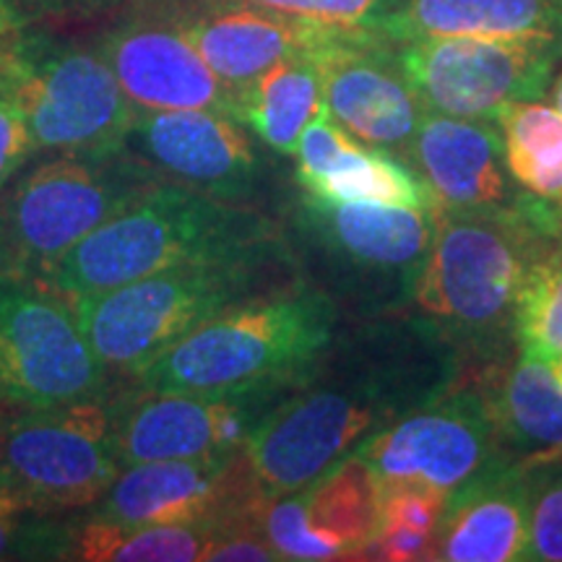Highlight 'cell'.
Listing matches in <instances>:
<instances>
[{
	"mask_svg": "<svg viewBox=\"0 0 562 562\" xmlns=\"http://www.w3.org/2000/svg\"><path fill=\"white\" fill-rule=\"evenodd\" d=\"M125 146L209 195L245 193L256 178L258 157L240 123L214 110H138Z\"/></svg>",
	"mask_w": 562,
	"mask_h": 562,
	"instance_id": "cell-15",
	"label": "cell"
},
{
	"mask_svg": "<svg viewBox=\"0 0 562 562\" xmlns=\"http://www.w3.org/2000/svg\"><path fill=\"white\" fill-rule=\"evenodd\" d=\"M313 229L360 269L393 273L409 290L430 250L432 211L305 195Z\"/></svg>",
	"mask_w": 562,
	"mask_h": 562,
	"instance_id": "cell-19",
	"label": "cell"
},
{
	"mask_svg": "<svg viewBox=\"0 0 562 562\" xmlns=\"http://www.w3.org/2000/svg\"><path fill=\"white\" fill-rule=\"evenodd\" d=\"M269 250V227L258 216L191 186L157 182L42 277L74 300L180 266L263 261Z\"/></svg>",
	"mask_w": 562,
	"mask_h": 562,
	"instance_id": "cell-1",
	"label": "cell"
},
{
	"mask_svg": "<svg viewBox=\"0 0 562 562\" xmlns=\"http://www.w3.org/2000/svg\"><path fill=\"white\" fill-rule=\"evenodd\" d=\"M245 398L149 391V396L115 414L121 467L237 451L256 425Z\"/></svg>",
	"mask_w": 562,
	"mask_h": 562,
	"instance_id": "cell-16",
	"label": "cell"
},
{
	"mask_svg": "<svg viewBox=\"0 0 562 562\" xmlns=\"http://www.w3.org/2000/svg\"><path fill=\"white\" fill-rule=\"evenodd\" d=\"M510 178L537 199L562 203V112L533 102H508L497 110Z\"/></svg>",
	"mask_w": 562,
	"mask_h": 562,
	"instance_id": "cell-25",
	"label": "cell"
},
{
	"mask_svg": "<svg viewBox=\"0 0 562 562\" xmlns=\"http://www.w3.org/2000/svg\"><path fill=\"white\" fill-rule=\"evenodd\" d=\"M307 521L344 560L364 558L381 516V476L360 456H344L326 474L300 490Z\"/></svg>",
	"mask_w": 562,
	"mask_h": 562,
	"instance_id": "cell-23",
	"label": "cell"
},
{
	"mask_svg": "<svg viewBox=\"0 0 562 562\" xmlns=\"http://www.w3.org/2000/svg\"><path fill=\"white\" fill-rule=\"evenodd\" d=\"M524 560L562 562V459L531 467Z\"/></svg>",
	"mask_w": 562,
	"mask_h": 562,
	"instance_id": "cell-28",
	"label": "cell"
},
{
	"mask_svg": "<svg viewBox=\"0 0 562 562\" xmlns=\"http://www.w3.org/2000/svg\"><path fill=\"white\" fill-rule=\"evenodd\" d=\"M180 26L235 100L277 63L318 55L362 32V24H331L240 0H224L220 9L203 11Z\"/></svg>",
	"mask_w": 562,
	"mask_h": 562,
	"instance_id": "cell-13",
	"label": "cell"
},
{
	"mask_svg": "<svg viewBox=\"0 0 562 562\" xmlns=\"http://www.w3.org/2000/svg\"><path fill=\"white\" fill-rule=\"evenodd\" d=\"M396 60L425 112L495 121L508 102L542 100L562 60V37H422Z\"/></svg>",
	"mask_w": 562,
	"mask_h": 562,
	"instance_id": "cell-7",
	"label": "cell"
},
{
	"mask_svg": "<svg viewBox=\"0 0 562 562\" xmlns=\"http://www.w3.org/2000/svg\"><path fill=\"white\" fill-rule=\"evenodd\" d=\"M117 469L115 414L100 396L30 409L0 438V476L42 510L100 503Z\"/></svg>",
	"mask_w": 562,
	"mask_h": 562,
	"instance_id": "cell-9",
	"label": "cell"
},
{
	"mask_svg": "<svg viewBox=\"0 0 562 562\" xmlns=\"http://www.w3.org/2000/svg\"><path fill=\"white\" fill-rule=\"evenodd\" d=\"M0 81L24 110L34 149H117L138 115L102 53L70 42H11L0 53Z\"/></svg>",
	"mask_w": 562,
	"mask_h": 562,
	"instance_id": "cell-6",
	"label": "cell"
},
{
	"mask_svg": "<svg viewBox=\"0 0 562 562\" xmlns=\"http://www.w3.org/2000/svg\"><path fill=\"white\" fill-rule=\"evenodd\" d=\"M307 195L328 201H364L435 211V195L412 167L389 157L385 151L364 149L360 144L347 154L326 178L307 188Z\"/></svg>",
	"mask_w": 562,
	"mask_h": 562,
	"instance_id": "cell-26",
	"label": "cell"
},
{
	"mask_svg": "<svg viewBox=\"0 0 562 562\" xmlns=\"http://www.w3.org/2000/svg\"><path fill=\"white\" fill-rule=\"evenodd\" d=\"M357 140L351 138L349 131H344L339 123L334 121V115L328 112L326 104L318 115L307 123V128L302 131L300 146H297V180L300 186L313 188L315 182L326 178L339 161L357 149Z\"/></svg>",
	"mask_w": 562,
	"mask_h": 562,
	"instance_id": "cell-30",
	"label": "cell"
},
{
	"mask_svg": "<svg viewBox=\"0 0 562 562\" xmlns=\"http://www.w3.org/2000/svg\"><path fill=\"white\" fill-rule=\"evenodd\" d=\"M550 97H552V108L562 112V70H560V74L554 76V79H552Z\"/></svg>",
	"mask_w": 562,
	"mask_h": 562,
	"instance_id": "cell-38",
	"label": "cell"
},
{
	"mask_svg": "<svg viewBox=\"0 0 562 562\" xmlns=\"http://www.w3.org/2000/svg\"><path fill=\"white\" fill-rule=\"evenodd\" d=\"M97 50L138 110H214L237 121L235 94L201 58L182 26L128 21L104 34Z\"/></svg>",
	"mask_w": 562,
	"mask_h": 562,
	"instance_id": "cell-14",
	"label": "cell"
},
{
	"mask_svg": "<svg viewBox=\"0 0 562 562\" xmlns=\"http://www.w3.org/2000/svg\"><path fill=\"white\" fill-rule=\"evenodd\" d=\"M240 3L263 5V9L294 13L331 24H362L381 0H240Z\"/></svg>",
	"mask_w": 562,
	"mask_h": 562,
	"instance_id": "cell-33",
	"label": "cell"
},
{
	"mask_svg": "<svg viewBox=\"0 0 562 562\" xmlns=\"http://www.w3.org/2000/svg\"><path fill=\"white\" fill-rule=\"evenodd\" d=\"M414 302L453 336L508 328L526 273L558 248V203L521 193L508 206L435 209Z\"/></svg>",
	"mask_w": 562,
	"mask_h": 562,
	"instance_id": "cell-2",
	"label": "cell"
},
{
	"mask_svg": "<svg viewBox=\"0 0 562 562\" xmlns=\"http://www.w3.org/2000/svg\"><path fill=\"white\" fill-rule=\"evenodd\" d=\"M435 533L402 529V526H381L372 537L364 558L385 562H417L432 560Z\"/></svg>",
	"mask_w": 562,
	"mask_h": 562,
	"instance_id": "cell-34",
	"label": "cell"
},
{
	"mask_svg": "<svg viewBox=\"0 0 562 562\" xmlns=\"http://www.w3.org/2000/svg\"><path fill=\"white\" fill-rule=\"evenodd\" d=\"M104 364L50 284L0 271V398L47 409L102 393Z\"/></svg>",
	"mask_w": 562,
	"mask_h": 562,
	"instance_id": "cell-8",
	"label": "cell"
},
{
	"mask_svg": "<svg viewBox=\"0 0 562 562\" xmlns=\"http://www.w3.org/2000/svg\"><path fill=\"white\" fill-rule=\"evenodd\" d=\"M558 250L562 252V203L558 206Z\"/></svg>",
	"mask_w": 562,
	"mask_h": 562,
	"instance_id": "cell-40",
	"label": "cell"
},
{
	"mask_svg": "<svg viewBox=\"0 0 562 562\" xmlns=\"http://www.w3.org/2000/svg\"><path fill=\"white\" fill-rule=\"evenodd\" d=\"M398 412L368 391L315 389L250 427L240 453L269 501L305 490Z\"/></svg>",
	"mask_w": 562,
	"mask_h": 562,
	"instance_id": "cell-10",
	"label": "cell"
},
{
	"mask_svg": "<svg viewBox=\"0 0 562 562\" xmlns=\"http://www.w3.org/2000/svg\"><path fill=\"white\" fill-rule=\"evenodd\" d=\"M40 510L42 508H37L24 492L0 476V560L30 558V552L40 558L53 550L50 539H47L50 531L34 521Z\"/></svg>",
	"mask_w": 562,
	"mask_h": 562,
	"instance_id": "cell-31",
	"label": "cell"
},
{
	"mask_svg": "<svg viewBox=\"0 0 562 562\" xmlns=\"http://www.w3.org/2000/svg\"><path fill=\"white\" fill-rule=\"evenodd\" d=\"M128 146L66 151L34 167L3 209L9 271L45 273L125 203L157 186Z\"/></svg>",
	"mask_w": 562,
	"mask_h": 562,
	"instance_id": "cell-5",
	"label": "cell"
},
{
	"mask_svg": "<svg viewBox=\"0 0 562 562\" xmlns=\"http://www.w3.org/2000/svg\"><path fill=\"white\" fill-rule=\"evenodd\" d=\"M482 393L505 461L531 469L562 459V389L550 364L521 355Z\"/></svg>",
	"mask_w": 562,
	"mask_h": 562,
	"instance_id": "cell-21",
	"label": "cell"
},
{
	"mask_svg": "<svg viewBox=\"0 0 562 562\" xmlns=\"http://www.w3.org/2000/svg\"><path fill=\"white\" fill-rule=\"evenodd\" d=\"M550 368H552L554 381H558V383H560V389H562V357H560V360H554V362L550 364Z\"/></svg>",
	"mask_w": 562,
	"mask_h": 562,
	"instance_id": "cell-39",
	"label": "cell"
},
{
	"mask_svg": "<svg viewBox=\"0 0 562 562\" xmlns=\"http://www.w3.org/2000/svg\"><path fill=\"white\" fill-rule=\"evenodd\" d=\"M404 157L438 209L508 206L510 170L495 121L425 112Z\"/></svg>",
	"mask_w": 562,
	"mask_h": 562,
	"instance_id": "cell-17",
	"label": "cell"
},
{
	"mask_svg": "<svg viewBox=\"0 0 562 562\" xmlns=\"http://www.w3.org/2000/svg\"><path fill=\"white\" fill-rule=\"evenodd\" d=\"M521 355L552 364L562 357V252L554 248L526 273L510 321Z\"/></svg>",
	"mask_w": 562,
	"mask_h": 562,
	"instance_id": "cell-27",
	"label": "cell"
},
{
	"mask_svg": "<svg viewBox=\"0 0 562 562\" xmlns=\"http://www.w3.org/2000/svg\"><path fill=\"white\" fill-rule=\"evenodd\" d=\"M531 469L505 459L448 495L435 531L438 562H513L524 560L529 533Z\"/></svg>",
	"mask_w": 562,
	"mask_h": 562,
	"instance_id": "cell-18",
	"label": "cell"
},
{
	"mask_svg": "<svg viewBox=\"0 0 562 562\" xmlns=\"http://www.w3.org/2000/svg\"><path fill=\"white\" fill-rule=\"evenodd\" d=\"M211 537V526L121 524L97 516L63 550L87 562H195L203 560Z\"/></svg>",
	"mask_w": 562,
	"mask_h": 562,
	"instance_id": "cell-24",
	"label": "cell"
},
{
	"mask_svg": "<svg viewBox=\"0 0 562 562\" xmlns=\"http://www.w3.org/2000/svg\"><path fill=\"white\" fill-rule=\"evenodd\" d=\"M357 456L381 480H419L451 492L503 459L487 402L459 391L368 435Z\"/></svg>",
	"mask_w": 562,
	"mask_h": 562,
	"instance_id": "cell-11",
	"label": "cell"
},
{
	"mask_svg": "<svg viewBox=\"0 0 562 562\" xmlns=\"http://www.w3.org/2000/svg\"><path fill=\"white\" fill-rule=\"evenodd\" d=\"M16 30H19V24H16V21H13L11 13L5 11L3 5H0V53H3L5 47L11 45L9 40H11V34L16 32Z\"/></svg>",
	"mask_w": 562,
	"mask_h": 562,
	"instance_id": "cell-36",
	"label": "cell"
},
{
	"mask_svg": "<svg viewBox=\"0 0 562 562\" xmlns=\"http://www.w3.org/2000/svg\"><path fill=\"white\" fill-rule=\"evenodd\" d=\"M321 68L323 104L334 121L362 144L406 149L425 115L404 79L393 42L368 30L315 55Z\"/></svg>",
	"mask_w": 562,
	"mask_h": 562,
	"instance_id": "cell-12",
	"label": "cell"
},
{
	"mask_svg": "<svg viewBox=\"0 0 562 562\" xmlns=\"http://www.w3.org/2000/svg\"><path fill=\"white\" fill-rule=\"evenodd\" d=\"M34 151L30 123L16 97L0 81V191Z\"/></svg>",
	"mask_w": 562,
	"mask_h": 562,
	"instance_id": "cell-32",
	"label": "cell"
},
{
	"mask_svg": "<svg viewBox=\"0 0 562 562\" xmlns=\"http://www.w3.org/2000/svg\"><path fill=\"white\" fill-rule=\"evenodd\" d=\"M121 3H128V0H0V5L11 13L19 26L37 19H58L70 16V13L104 11Z\"/></svg>",
	"mask_w": 562,
	"mask_h": 562,
	"instance_id": "cell-35",
	"label": "cell"
},
{
	"mask_svg": "<svg viewBox=\"0 0 562 562\" xmlns=\"http://www.w3.org/2000/svg\"><path fill=\"white\" fill-rule=\"evenodd\" d=\"M334 323V302L315 290L237 302L161 351L138 378L149 391L250 396L307 368L331 341Z\"/></svg>",
	"mask_w": 562,
	"mask_h": 562,
	"instance_id": "cell-3",
	"label": "cell"
},
{
	"mask_svg": "<svg viewBox=\"0 0 562 562\" xmlns=\"http://www.w3.org/2000/svg\"><path fill=\"white\" fill-rule=\"evenodd\" d=\"M448 492L419 480H381V526H402L435 533L446 510Z\"/></svg>",
	"mask_w": 562,
	"mask_h": 562,
	"instance_id": "cell-29",
	"label": "cell"
},
{
	"mask_svg": "<svg viewBox=\"0 0 562 562\" xmlns=\"http://www.w3.org/2000/svg\"><path fill=\"white\" fill-rule=\"evenodd\" d=\"M321 110L323 83L315 55L277 63L237 94V121L284 157L297 154L302 131Z\"/></svg>",
	"mask_w": 562,
	"mask_h": 562,
	"instance_id": "cell-22",
	"label": "cell"
},
{
	"mask_svg": "<svg viewBox=\"0 0 562 562\" xmlns=\"http://www.w3.org/2000/svg\"><path fill=\"white\" fill-rule=\"evenodd\" d=\"M263 261L180 266L74 297L83 334L104 368L138 375L211 315L243 302Z\"/></svg>",
	"mask_w": 562,
	"mask_h": 562,
	"instance_id": "cell-4",
	"label": "cell"
},
{
	"mask_svg": "<svg viewBox=\"0 0 562 562\" xmlns=\"http://www.w3.org/2000/svg\"><path fill=\"white\" fill-rule=\"evenodd\" d=\"M383 40L562 37V0H381L362 21Z\"/></svg>",
	"mask_w": 562,
	"mask_h": 562,
	"instance_id": "cell-20",
	"label": "cell"
},
{
	"mask_svg": "<svg viewBox=\"0 0 562 562\" xmlns=\"http://www.w3.org/2000/svg\"><path fill=\"white\" fill-rule=\"evenodd\" d=\"M9 243H5V222H3V211H0V271H9Z\"/></svg>",
	"mask_w": 562,
	"mask_h": 562,
	"instance_id": "cell-37",
	"label": "cell"
}]
</instances>
